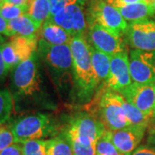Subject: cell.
I'll return each mask as SVG.
<instances>
[{
	"mask_svg": "<svg viewBox=\"0 0 155 155\" xmlns=\"http://www.w3.org/2000/svg\"><path fill=\"white\" fill-rule=\"evenodd\" d=\"M105 1H109V0H105Z\"/></svg>",
	"mask_w": 155,
	"mask_h": 155,
	"instance_id": "obj_39",
	"label": "cell"
},
{
	"mask_svg": "<svg viewBox=\"0 0 155 155\" xmlns=\"http://www.w3.org/2000/svg\"><path fill=\"white\" fill-rule=\"evenodd\" d=\"M123 101L124 98L120 93L108 89L101 95L100 120L107 130L115 131L129 126L123 109Z\"/></svg>",
	"mask_w": 155,
	"mask_h": 155,
	"instance_id": "obj_6",
	"label": "cell"
},
{
	"mask_svg": "<svg viewBox=\"0 0 155 155\" xmlns=\"http://www.w3.org/2000/svg\"><path fill=\"white\" fill-rule=\"evenodd\" d=\"M51 4V16H54L68 6L78 5L83 6L87 0H49Z\"/></svg>",
	"mask_w": 155,
	"mask_h": 155,
	"instance_id": "obj_28",
	"label": "cell"
},
{
	"mask_svg": "<svg viewBox=\"0 0 155 155\" xmlns=\"http://www.w3.org/2000/svg\"><path fill=\"white\" fill-rule=\"evenodd\" d=\"M132 83L133 80L129 68V54L127 51L112 56L110 75L106 83V88L121 94Z\"/></svg>",
	"mask_w": 155,
	"mask_h": 155,
	"instance_id": "obj_12",
	"label": "cell"
},
{
	"mask_svg": "<svg viewBox=\"0 0 155 155\" xmlns=\"http://www.w3.org/2000/svg\"><path fill=\"white\" fill-rule=\"evenodd\" d=\"M147 145L152 147L155 149V125L152 127L148 131V135L147 139Z\"/></svg>",
	"mask_w": 155,
	"mask_h": 155,
	"instance_id": "obj_34",
	"label": "cell"
},
{
	"mask_svg": "<svg viewBox=\"0 0 155 155\" xmlns=\"http://www.w3.org/2000/svg\"><path fill=\"white\" fill-rule=\"evenodd\" d=\"M126 41L133 49L155 51V21L146 19L128 23Z\"/></svg>",
	"mask_w": 155,
	"mask_h": 155,
	"instance_id": "obj_11",
	"label": "cell"
},
{
	"mask_svg": "<svg viewBox=\"0 0 155 155\" xmlns=\"http://www.w3.org/2000/svg\"><path fill=\"white\" fill-rule=\"evenodd\" d=\"M96 155H122L112 142L110 131L106 130L98 139L96 145Z\"/></svg>",
	"mask_w": 155,
	"mask_h": 155,
	"instance_id": "obj_24",
	"label": "cell"
},
{
	"mask_svg": "<svg viewBox=\"0 0 155 155\" xmlns=\"http://www.w3.org/2000/svg\"></svg>",
	"mask_w": 155,
	"mask_h": 155,
	"instance_id": "obj_40",
	"label": "cell"
},
{
	"mask_svg": "<svg viewBox=\"0 0 155 155\" xmlns=\"http://www.w3.org/2000/svg\"><path fill=\"white\" fill-rule=\"evenodd\" d=\"M86 20L87 24L97 23L122 37L128 26L120 11L105 0H90Z\"/></svg>",
	"mask_w": 155,
	"mask_h": 155,
	"instance_id": "obj_4",
	"label": "cell"
},
{
	"mask_svg": "<svg viewBox=\"0 0 155 155\" xmlns=\"http://www.w3.org/2000/svg\"><path fill=\"white\" fill-rule=\"evenodd\" d=\"M123 109L125 111V115L129 126L147 127L151 119L153 118L148 115L145 114L144 112L140 110L138 108H136L134 104L128 103L125 99L123 101Z\"/></svg>",
	"mask_w": 155,
	"mask_h": 155,
	"instance_id": "obj_21",
	"label": "cell"
},
{
	"mask_svg": "<svg viewBox=\"0 0 155 155\" xmlns=\"http://www.w3.org/2000/svg\"><path fill=\"white\" fill-rule=\"evenodd\" d=\"M32 1L33 0H5V3H10V4H13V5L19 6H24V7H28V8Z\"/></svg>",
	"mask_w": 155,
	"mask_h": 155,
	"instance_id": "obj_35",
	"label": "cell"
},
{
	"mask_svg": "<svg viewBox=\"0 0 155 155\" xmlns=\"http://www.w3.org/2000/svg\"><path fill=\"white\" fill-rule=\"evenodd\" d=\"M106 127L100 119L89 114H79L73 117L64 132L73 147H96Z\"/></svg>",
	"mask_w": 155,
	"mask_h": 155,
	"instance_id": "obj_2",
	"label": "cell"
},
{
	"mask_svg": "<svg viewBox=\"0 0 155 155\" xmlns=\"http://www.w3.org/2000/svg\"><path fill=\"white\" fill-rule=\"evenodd\" d=\"M39 39L52 45H70L72 36L61 26L47 20L39 29Z\"/></svg>",
	"mask_w": 155,
	"mask_h": 155,
	"instance_id": "obj_16",
	"label": "cell"
},
{
	"mask_svg": "<svg viewBox=\"0 0 155 155\" xmlns=\"http://www.w3.org/2000/svg\"><path fill=\"white\" fill-rule=\"evenodd\" d=\"M4 3H5V0H0V8L4 5Z\"/></svg>",
	"mask_w": 155,
	"mask_h": 155,
	"instance_id": "obj_37",
	"label": "cell"
},
{
	"mask_svg": "<svg viewBox=\"0 0 155 155\" xmlns=\"http://www.w3.org/2000/svg\"><path fill=\"white\" fill-rule=\"evenodd\" d=\"M11 127L17 143H23L33 140H43L54 132L50 118L41 113L21 117L11 123Z\"/></svg>",
	"mask_w": 155,
	"mask_h": 155,
	"instance_id": "obj_5",
	"label": "cell"
},
{
	"mask_svg": "<svg viewBox=\"0 0 155 155\" xmlns=\"http://www.w3.org/2000/svg\"><path fill=\"white\" fill-rule=\"evenodd\" d=\"M9 28L13 36H34L39 32L38 26L27 13L9 21Z\"/></svg>",
	"mask_w": 155,
	"mask_h": 155,
	"instance_id": "obj_19",
	"label": "cell"
},
{
	"mask_svg": "<svg viewBox=\"0 0 155 155\" xmlns=\"http://www.w3.org/2000/svg\"><path fill=\"white\" fill-rule=\"evenodd\" d=\"M120 11L125 21L137 22L148 19L155 14L153 5H149L144 2H139L134 4H128L116 8Z\"/></svg>",
	"mask_w": 155,
	"mask_h": 155,
	"instance_id": "obj_18",
	"label": "cell"
},
{
	"mask_svg": "<svg viewBox=\"0 0 155 155\" xmlns=\"http://www.w3.org/2000/svg\"><path fill=\"white\" fill-rule=\"evenodd\" d=\"M13 95L8 89L0 90V123L8 122L13 110Z\"/></svg>",
	"mask_w": 155,
	"mask_h": 155,
	"instance_id": "obj_23",
	"label": "cell"
},
{
	"mask_svg": "<svg viewBox=\"0 0 155 155\" xmlns=\"http://www.w3.org/2000/svg\"><path fill=\"white\" fill-rule=\"evenodd\" d=\"M90 47H91V63H92V67L97 84V89H99L101 86L105 87L108 78L110 75L111 57L99 50L96 49L91 45Z\"/></svg>",
	"mask_w": 155,
	"mask_h": 155,
	"instance_id": "obj_17",
	"label": "cell"
},
{
	"mask_svg": "<svg viewBox=\"0 0 155 155\" xmlns=\"http://www.w3.org/2000/svg\"><path fill=\"white\" fill-rule=\"evenodd\" d=\"M5 38L2 35H0V45L4 44V43L5 42Z\"/></svg>",
	"mask_w": 155,
	"mask_h": 155,
	"instance_id": "obj_36",
	"label": "cell"
},
{
	"mask_svg": "<svg viewBox=\"0 0 155 155\" xmlns=\"http://www.w3.org/2000/svg\"><path fill=\"white\" fill-rule=\"evenodd\" d=\"M1 46L0 45V83H2V81H4L5 79L6 76L8 74V70L5 67V61L3 60V56H2V50H1Z\"/></svg>",
	"mask_w": 155,
	"mask_h": 155,
	"instance_id": "obj_33",
	"label": "cell"
},
{
	"mask_svg": "<svg viewBox=\"0 0 155 155\" xmlns=\"http://www.w3.org/2000/svg\"><path fill=\"white\" fill-rule=\"evenodd\" d=\"M88 34L91 47L110 57L127 51L122 36L97 23L88 24Z\"/></svg>",
	"mask_w": 155,
	"mask_h": 155,
	"instance_id": "obj_10",
	"label": "cell"
},
{
	"mask_svg": "<svg viewBox=\"0 0 155 155\" xmlns=\"http://www.w3.org/2000/svg\"><path fill=\"white\" fill-rule=\"evenodd\" d=\"M15 143L17 142L12 131L11 123L8 122L0 123V153Z\"/></svg>",
	"mask_w": 155,
	"mask_h": 155,
	"instance_id": "obj_27",
	"label": "cell"
},
{
	"mask_svg": "<svg viewBox=\"0 0 155 155\" xmlns=\"http://www.w3.org/2000/svg\"><path fill=\"white\" fill-rule=\"evenodd\" d=\"M39 28L51 17V4L49 0H33L28 5V12Z\"/></svg>",
	"mask_w": 155,
	"mask_h": 155,
	"instance_id": "obj_20",
	"label": "cell"
},
{
	"mask_svg": "<svg viewBox=\"0 0 155 155\" xmlns=\"http://www.w3.org/2000/svg\"><path fill=\"white\" fill-rule=\"evenodd\" d=\"M146 129V127L127 126L110 131L112 142L122 155H131L141 142Z\"/></svg>",
	"mask_w": 155,
	"mask_h": 155,
	"instance_id": "obj_15",
	"label": "cell"
},
{
	"mask_svg": "<svg viewBox=\"0 0 155 155\" xmlns=\"http://www.w3.org/2000/svg\"><path fill=\"white\" fill-rule=\"evenodd\" d=\"M28 9V7L16 5L13 4L5 2L2 7L0 8V15L9 22L27 13Z\"/></svg>",
	"mask_w": 155,
	"mask_h": 155,
	"instance_id": "obj_26",
	"label": "cell"
},
{
	"mask_svg": "<svg viewBox=\"0 0 155 155\" xmlns=\"http://www.w3.org/2000/svg\"><path fill=\"white\" fill-rule=\"evenodd\" d=\"M131 155H155V149L148 145L139 146Z\"/></svg>",
	"mask_w": 155,
	"mask_h": 155,
	"instance_id": "obj_31",
	"label": "cell"
},
{
	"mask_svg": "<svg viewBox=\"0 0 155 155\" xmlns=\"http://www.w3.org/2000/svg\"><path fill=\"white\" fill-rule=\"evenodd\" d=\"M124 99L151 117L155 116V84H132L121 93Z\"/></svg>",
	"mask_w": 155,
	"mask_h": 155,
	"instance_id": "obj_13",
	"label": "cell"
},
{
	"mask_svg": "<svg viewBox=\"0 0 155 155\" xmlns=\"http://www.w3.org/2000/svg\"><path fill=\"white\" fill-rule=\"evenodd\" d=\"M48 155H73L72 145L64 134L48 140Z\"/></svg>",
	"mask_w": 155,
	"mask_h": 155,
	"instance_id": "obj_22",
	"label": "cell"
},
{
	"mask_svg": "<svg viewBox=\"0 0 155 155\" xmlns=\"http://www.w3.org/2000/svg\"><path fill=\"white\" fill-rule=\"evenodd\" d=\"M39 36H12L1 46L2 56L8 71L13 70L18 64L29 59L37 52Z\"/></svg>",
	"mask_w": 155,
	"mask_h": 155,
	"instance_id": "obj_8",
	"label": "cell"
},
{
	"mask_svg": "<svg viewBox=\"0 0 155 155\" xmlns=\"http://www.w3.org/2000/svg\"><path fill=\"white\" fill-rule=\"evenodd\" d=\"M37 54L55 76L72 73V54L70 45H52L39 39Z\"/></svg>",
	"mask_w": 155,
	"mask_h": 155,
	"instance_id": "obj_7",
	"label": "cell"
},
{
	"mask_svg": "<svg viewBox=\"0 0 155 155\" xmlns=\"http://www.w3.org/2000/svg\"><path fill=\"white\" fill-rule=\"evenodd\" d=\"M21 144L23 155H48V140H33Z\"/></svg>",
	"mask_w": 155,
	"mask_h": 155,
	"instance_id": "obj_25",
	"label": "cell"
},
{
	"mask_svg": "<svg viewBox=\"0 0 155 155\" xmlns=\"http://www.w3.org/2000/svg\"><path fill=\"white\" fill-rule=\"evenodd\" d=\"M0 35H4L9 37H12L13 35L9 28V22L0 15Z\"/></svg>",
	"mask_w": 155,
	"mask_h": 155,
	"instance_id": "obj_32",
	"label": "cell"
},
{
	"mask_svg": "<svg viewBox=\"0 0 155 155\" xmlns=\"http://www.w3.org/2000/svg\"><path fill=\"white\" fill-rule=\"evenodd\" d=\"M154 0H109L107 1L109 4H110L111 5L114 7H120V6L128 5V4H134V3H139V2H144L149 5H153Z\"/></svg>",
	"mask_w": 155,
	"mask_h": 155,
	"instance_id": "obj_30",
	"label": "cell"
},
{
	"mask_svg": "<svg viewBox=\"0 0 155 155\" xmlns=\"http://www.w3.org/2000/svg\"><path fill=\"white\" fill-rule=\"evenodd\" d=\"M41 82L36 52L29 59L21 62L12 70V95L18 97L34 96L41 90Z\"/></svg>",
	"mask_w": 155,
	"mask_h": 155,
	"instance_id": "obj_3",
	"label": "cell"
},
{
	"mask_svg": "<svg viewBox=\"0 0 155 155\" xmlns=\"http://www.w3.org/2000/svg\"><path fill=\"white\" fill-rule=\"evenodd\" d=\"M153 9H154V11H155V0L153 1Z\"/></svg>",
	"mask_w": 155,
	"mask_h": 155,
	"instance_id": "obj_38",
	"label": "cell"
},
{
	"mask_svg": "<svg viewBox=\"0 0 155 155\" xmlns=\"http://www.w3.org/2000/svg\"><path fill=\"white\" fill-rule=\"evenodd\" d=\"M129 68L134 83L155 84V51L131 50Z\"/></svg>",
	"mask_w": 155,
	"mask_h": 155,
	"instance_id": "obj_9",
	"label": "cell"
},
{
	"mask_svg": "<svg viewBox=\"0 0 155 155\" xmlns=\"http://www.w3.org/2000/svg\"><path fill=\"white\" fill-rule=\"evenodd\" d=\"M70 47L72 54V75L78 96L81 100H89L97 90L91 47L84 35L72 37Z\"/></svg>",
	"mask_w": 155,
	"mask_h": 155,
	"instance_id": "obj_1",
	"label": "cell"
},
{
	"mask_svg": "<svg viewBox=\"0 0 155 155\" xmlns=\"http://www.w3.org/2000/svg\"><path fill=\"white\" fill-rule=\"evenodd\" d=\"M0 155H23L21 143H15L3 150Z\"/></svg>",
	"mask_w": 155,
	"mask_h": 155,
	"instance_id": "obj_29",
	"label": "cell"
},
{
	"mask_svg": "<svg viewBox=\"0 0 155 155\" xmlns=\"http://www.w3.org/2000/svg\"><path fill=\"white\" fill-rule=\"evenodd\" d=\"M48 20L61 26L72 37L84 35L88 27L82 6L78 5L68 6L55 15L51 16Z\"/></svg>",
	"mask_w": 155,
	"mask_h": 155,
	"instance_id": "obj_14",
	"label": "cell"
}]
</instances>
